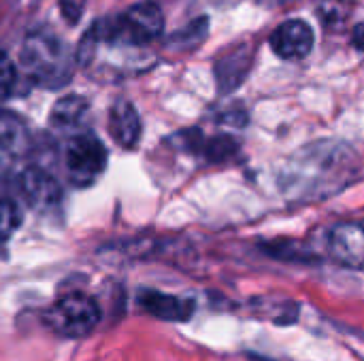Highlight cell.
Instances as JSON below:
<instances>
[{
    "mask_svg": "<svg viewBox=\"0 0 364 361\" xmlns=\"http://www.w3.org/2000/svg\"><path fill=\"white\" fill-rule=\"evenodd\" d=\"M143 126L139 111L128 100H117L109 111V134L122 149H134L139 145Z\"/></svg>",
    "mask_w": 364,
    "mask_h": 361,
    "instance_id": "cell-8",
    "label": "cell"
},
{
    "mask_svg": "<svg viewBox=\"0 0 364 361\" xmlns=\"http://www.w3.org/2000/svg\"><path fill=\"white\" fill-rule=\"evenodd\" d=\"M15 81H17V68L13 60L4 51H0V102L13 94Z\"/></svg>",
    "mask_w": 364,
    "mask_h": 361,
    "instance_id": "cell-16",
    "label": "cell"
},
{
    "mask_svg": "<svg viewBox=\"0 0 364 361\" xmlns=\"http://www.w3.org/2000/svg\"><path fill=\"white\" fill-rule=\"evenodd\" d=\"M64 168L70 185L90 187L107 168V149L94 132H79L64 145Z\"/></svg>",
    "mask_w": 364,
    "mask_h": 361,
    "instance_id": "cell-4",
    "label": "cell"
},
{
    "mask_svg": "<svg viewBox=\"0 0 364 361\" xmlns=\"http://www.w3.org/2000/svg\"><path fill=\"white\" fill-rule=\"evenodd\" d=\"M252 55H254L252 49L247 45H241L239 49H232L218 62L215 77H218V85L222 94L237 89V85L245 79L247 68L252 64Z\"/></svg>",
    "mask_w": 364,
    "mask_h": 361,
    "instance_id": "cell-11",
    "label": "cell"
},
{
    "mask_svg": "<svg viewBox=\"0 0 364 361\" xmlns=\"http://www.w3.org/2000/svg\"><path fill=\"white\" fill-rule=\"evenodd\" d=\"M314 30L307 21L303 19H288L284 23H279L271 38L269 45L275 51V55H279L282 60H303L311 53L314 49Z\"/></svg>",
    "mask_w": 364,
    "mask_h": 361,
    "instance_id": "cell-6",
    "label": "cell"
},
{
    "mask_svg": "<svg viewBox=\"0 0 364 361\" xmlns=\"http://www.w3.org/2000/svg\"><path fill=\"white\" fill-rule=\"evenodd\" d=\"M328 251L341 266L364 270V219L337 223L328 232Z\"/></svg>",
    "mask_w": 364,
    "mask_h": 361,
    "instance_id": "cell-5",
    "label": "cell"
},
{
    "mask_svg": "<svg viewBox=\"0 0 364 361\" xmlns=\"http://www.w3.org/2000/svg\"><path fill=\"white\" fill-rule=\"evenodd\" d=\"M87 109V100L79 94H68L60 98L51 111V123L58 128H68L81 119V115Z\"/></svg>",
    "mask_w": 364,
    "mask_h": 361,
    "instance_id": "cell-12",
    "label": "cell"
},
{
    "mask_svg": "<svg viewBox=\"0 0 364 361\" xmlns=\"http://www.w3.org/2000/svg\"><path fill=\"white\" fill-rule=\"evenodd\" d=\"M58 6H60L62 17H64L70 26H75V23H79L81 15H83V11H85V0H60Z\"/></svg>",
    "mask_w": 364,
    "mask_h": 361,
    "instance_id": "cell-17",
    "label": "cell"
},
{
    "mask_svg": "<svg viewBox=\"0 0 364 361\" xmlns=\"http://www.w3.org/2000/svg\"><path fill=\"white\" fill-rule=\"evenodd\" d=\"M352 11L350 0H320L318 4V15L324 21V26L337 28L341 26Z\"/></svg>",
    "mask_w": 364,
    "mask_h": 361,
    "instance_id": "cell-13",
    "label": "cell"
},
{
    "mask_svg": "<svg viewBox=\"0 0 364 361\" xmlns=\"http://www.w3.org/2000/svg\"><path fill=\"white\" fill-rule=\"evenodd\" d=\"M162 30L164 15L160 6L154 2L134 4L128 11L115 17H105L90 28V32L100 40L119 43L128 47H145L151 40H156L162 34Z\"/></svg>",
    "mask_w": 364,
    "mask_h": 361,
    "instance_id": "cell-2",
    "label": "cell"
},
{
    "mask_svg": "<svg viewBox=\"0 0 364 361\" xmlns=\"http://www.w3.org/2000/svg\"><path fill=\"white\" fill-rule=\"evenodd\" d=\"M239 151V143L232 136H213L211 140H205L203 153L211 162H224L232 157Z\"/></svg>",
    "mask_w": 364,
    "mask_h": 361,
    "instance_id": "cell-15",
    "label": "cell"
},
{
    "mask_svg": "<svg viewBox=\"0 0 364 361\" xmlns=\"http://www.w3.org/2000/svg\"><path fill=\"white\" fill-rule=\"evenodd\" d=\"M21 223V211L13 200L0 198V245H4Z\"/></svg>",
    "mask_w": 364,
    "mask_h": 361,
    "instance_id": "cell-14",
    "label": "cell"
},
{
    "mask_svg": "<svg viewBox=\"0 0 364 361\" xmlns=\"http://www.w3.org/2000/svg\"><path fill=\"white\" fill-rule=\"evenodd\" d=\"M139 306L147 315H151L160 321H171V323L190 321V317L194 315V309H196V304L188 298L162 294L156 289H143L139 294Z\"/></svg>",
    "mask_w": 364,
    "mask_h": 361,
    "instance_id": "cell-7",
    "label": "cell"
},
{
    "mask_svg": "<svg viewBox=\"0 0 364 361\" xmlns=\"http://www.w3.org/2000/svg\"><path fill=\"white\" fill-rule=\"evenodd\" d=\"M352 43L358 51H364V23H358L354 26L352 30Z\"/></svg>",
    "mask_w": 364,
    "mask_h": 361,
    "instance_id": "cell-18",
    "label": "cell"
},
{
    "mask_svg": "<svg viewBox=\"0 0 364 361\" xmlns=\"http://www.w3.org/2000/svg\"><path fill=\"white\" fill-rule=\"evenodd\" d=\"M43 321L58 336L77 340L96 330L100 323V306L92 296L70 291L45 311Z\"/></svg>",
    "mask_w": 364,
    "mask_h": 361,
    "instance_id": "cell-3",
    "label": "cell"
},
{
    "mask_svg": "<svg viewBox=\"0 0 364 361\" xmlns=\"http://www.w3.org/2000/svg\"><path fill=\"white\" fill-rule=\"evenodd\" d=\"M21 191L28 204L34 209H51L62 198L60 183L41 168H28L21 174Z\"/></svg>",
    "mask_w": 364,
    "mask_h": 361,
    "instance_id": "cell-9",
    "label": "cell"
},
{
    "mask_svg": "<svg viewBox=\"0 0 364 361\" xmlns=\"http://www.w3.org/2000/svg\"><path fill=\"white\" fill-rule=\"evenodd\" d=\"M21 66L28 77L49 89H58L73 77V57L53 32H34L21 45Z\"/></svg>",
    "mask_w": 364,
    "mask_h": 361,
    "instance_id": "cell-1",
    "label": "cell"
},
{
    "mask_svg": "<svg viewBox=\"0 0 364 361\" xmlns=\"http://www.w3.org/2000/svg\"><path fill=\"white\" fill-rule=\"evenodd\" d=\"M28 145V132L21 119L0 111V172L9 170Z\"/></svg>",
    "mask_w": 364,
    "mask_h": 361,
    "instance_id": "cell-10",
    "label": "cell"
}]
</instances>
